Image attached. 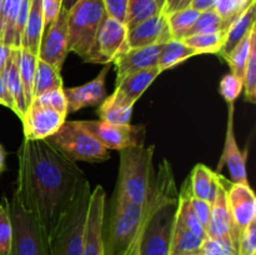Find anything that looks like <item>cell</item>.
<instances>
[{
    "label": "cell",
    "mask_w": 256,
    "mask_h": 255,
    "mask_svg": "<svg viewBox=\"0 0 256 255\" xmlns=\"http://www.w3.org/2000/svg\"><path fill=\"white\" fill-rule=\"evenodd\" d=\"M14 194L49 235L60 215L86 179L76 162L62 156L45 140H22Z\"/></svg>",
    "instance_id": "1"
},
{
    "label": "cell",
    "mask_w": 256,
    "mask_h": 255,
    "mask_svg": "<svg viewBox=\"0 0 256 255\" xmlns=\"http://www.w3.org/2000/svg\"><path fill=\"white\" fill-rule=\"evenodd\" d=\"M218 182H219V189H218L216 198L212 204L210 219L205 232H206V238L210 239H230L232 242V222L226 196L228 185L230 182L220 174H218Z\"/></svg>",
    "instance_id": "19"
},
{
    "label": "cell",
    "mask_w": 256,
    "mask_h": 255,
    "mask_svg": "<svg viewBox=\"0 0 256 255\" xmlns=\"http://www.w3.org/2000/svg\"><path fill=\"white\" fill-rule=\"evenodd\" d=\"M214 174L215 172L210 170L206 165L204 164L195 165L192 174H190L189 176L192 196L198 198V199L208 200Z\"/></svg>",
    "instance_id": "31"
},
{
    "label": "cell",
    "mask_w": 256,
    "mask_h": 255,
    "mask_svg": "<svg viewBox=\"0 0 256 255\" xmlns=\"http://www.w3.org/2000/svg\"><path fill=\"white\" fill-rule=\"evenodd\" d=\"M255 8H256V0L252 2L246 9L242 12H240L234 22L229 25L226 30H225L224 35V42H222V48H220L218 54L222 58L226 60L230 52L235 49L238 44L250 32V30L255 26Z\"/></svg>",
    "instance_id": "21"
},
{
    "label": "cell",
    "mask_w": 256,
    "mask_h": 255,
    "mask_svg": "<svg viewBox=\"0 0 256 255\" xmlns=\"http://www.w3.org/2000/svg\"><path fill=\"white\" fill-rule=\"evenodd\" d=\"M62 86V79L60 70L52 65L38 59L36 69H35L34 86H32V98L42 95L54 88Z\"/></svg>",
    "instance_id": "26"
},
{
    "label": "cell",
    "mask_w": 256,
    "mask_h": 255,
    "mask_svg": "<svg viewBox=\"0 0 256 255\" xmlns=\"http://www.w3.org/2000/svg\"><path fill=\"white\" fill-rule=\"evenodd\" d=\"M38 55L28 50L26 48L19 49V74L24 89L25 102L29 108L32 102V86H34L35 69H36Z\"/></svg>",
    "instance_id": "27"
},
{
    "label": "cell",
    "mask_w": 256,
    "mask_h": 255,
    "mask_svg": "<svg viewBox=\"0 0 256 255\" xmlns=\"http://www.w3.org/2000/svg\"><path fill=\"white\" fill-rule=\"evenodd\" d=\"M105 5L108 16L114 18L119 22L125 24V18H126L128 2L129 0H102Z\"/></svg>",
    "instance_id": "43"
},
{
    "label": "cell",
    "mask_w": 256,
    "mask_h": 255,
    "mask_svg": "<svg viewBox=\"0 0 256 255\" xmlns=\"http://www.w3.org/2000/svg\"><path fill=\"white\" fill-rule=\"evenodd\" d=\"M200 255H236V249L230 239H210L202 242Z\"/></svg>",
    "instance_id": "38"
},
{
    "label": "cell",
    "mask_w": 256,
    "mask_h": 255,
    "mask_svg": "<svg viewBox=\"0 0 256 255\" xmlns=\"http://www.w3.org/2000/svg\"><path fill=\"white\" fill-rule=\"evenodd\" d=\"M228 204L232 222V239L238 254V242L242 230L256 220V198L249 184L229 182L226 190Z\"/></svg>",
    "instance_id": "11"
},
{
    "label": "cell",
    "mask_w": 256,
    "mask_h": 255,
    "mask_svg": "<svg viewBox=\"0 0 256 255\" xmlns=\"http://www.w3.org/2000/svg\"><path fill=\"white\" fill-rule=\"evenodd\" d=\"M110 64L102 68L95 79L84 85L75 88H64V94L68 102V114L75 112L86 106H100L106 99L105 90V78L109 72Z\"/></svg>",
    "instance_id": "18"
},
{
    "label": "cell",
    "mask_w": 256,
    "mask_h": 255,
    "mask_svg": "<svg viewBox=\"0 0 256 255\" xmlns=\"http://www.w3.org/2000/svg\"><path fill=\"white\" fill-rule=\"evenodd\" d=\"M215 4H216V0H192L189 6L202 12H208V10H212Z\"/></svg>",
    "instance_id": "48"
},
{
    "label": "cell",
    "mask_w": 256,
    "mask_h": 255,
    "mask_svg": "<svg viewBox=\"0 0 256 255\" xmlns=\"http://www.w3.org/2000/svg\"><path fill=\"white\" fill-rule=\"evenodd\" d=\"M222 164H226L232 175V182L239 184H249L246 174V158L244 152H240L238 146L234 132V102H229V118H228L226 136H225V146L222 152V162L219 164V170Z\"/></svg>",
    "instance_id": "20"
},
{
    "label": "cell",
    "mask_w": 256,
    "mask_h": 255,
    "mask_svg": "<svg viewBox=\"0 0 256 255\" xmlns=\"http://www.w3.org/2000/svg\"><path fill=\"white\" fill-rule=\"evenodd\" d=\"M178 198L179 192L176 190L172 165L164 159L152 174L148 195L149 215L135 255H170Z\"/></svg>",
    "instance_id": "2"
},
{
    "label": "cell",
    "mask_w": 256,
    "mask_h": 255,
    "mask_svg": "<svg viewBox=\"0 0 256 255\" xmlns=\"http://www.w3.org/2000/svg\"><path fill=\"white\" fill-rule=\"evenodd\" d=\"M12 229L8 212V199L2 198L0 202V255H9L12 249Z\"/></svg>",
    "instance_id": "37"
},
{
    "label": "cell",
    "mask_w": 256,
    "mask_h": 255,
    "mask_svg": "<svg viewBox=\"0 0 256 255\" xmlns=\"http://www.w3.org/2000/svg\"><path fill=\"white\" fill-rule=\"evenodd\" d=\"M230 2H232V6H234V9L236 10L238 14H240V12H244V10L246 9V8L249 6L254 0H230Z\"/></svg>",
    "instance_id": "50"
},
{
    "label": "cell",
    "mask_w": 256,
    "mask_h": 255,
    "mask_svg": "<svg viewBox=\"0 0 256 255\" xmlns=\"http://www.w3.org/2000/svg\"><path fill=\"white\" fill-rule=\"evenodd\" d=\"M62 156L72 162H102L110 159V152L76 122L65 120L58 132L45 139Z\"/></svg>",
    "instance_id": "7"
},
{
    "label": "cell",
    "mask_w": 256,
    "mask_h": 255,
    "mask_svg": "<svg viewBox=\"0 0 256 255\" xmlns=\"http://www.w3.org/2000/svg\"><path fill=\"white\" fill-rule=\"evenodd\" d=\"M252 255H256V252H255V254H252Z\"/></svg>",
    "instance_id": "55"
},
{
    "label": "cell",
    "mask_w": 256,
    "mask_h": 255,
    "mask_svg": "<svg viewBox=\"0 0 256 255\" xmlns=\"http://www.w3.org/2000/svg\"><path fill=\"white\" fill-rule=\"evenodd\" d=\"M78 2H80V0H62V8L66 10V12H69Z\"/></svg>",
    "instance_id": "51"
},
{
    "label": "cell",
    "mask_w": 256,
    "mask_h": 255,
    "mask_svg": "<svg viewBox=\"0 0 256 255\" xmlns=\"http://www.w3.org/2000/svg\"><path fill=\"white\" fill-rule=\"evenodd\" d=\"M200 12L188 6L184 9L175 10V12L166 14L168 22H169L170 32H172V39L182 40L186 32L192 29L196 19L199 18Z\"/></svg>",
    "instance_id": "29"
},
{
    "label": "cell",
    "mask_w": 256,
    "mask_h": 255,
    "mask_svg": "<svg viewBox=\"0 0 256 255\" xmlns=\"http://www.w3.org/2000/svg\"><path fill=\"white\" fill-rule=\"evenodd\" d=\"M90 195L89 180H82L70 204L48 235L49 255H82Z\"/></svg>",
    "instance_id": "4"
},
{
    "label": "cell",
    "mask_w": 256,
    "mask_h": 255,
    "mask_svg": "<svg viewBox=\"0 0 256 255\" xmlns=\"http://www.w3.org/2000/svg\"><path fill=\"white\" fill-rule=\"evenodd\" d=\"M12 48L8 46V45H5L4 42H0V74L2 72L8 60H9L10 54H12Z\"/></svg>",
    "instance_id": "49"
},
{
    "label": "cell",
    "mask_w": 256,
    "mask_h": 255,
    "mask_svg": "<svg viewBox=\"0 0 256 255\" xmlns=\"http://www.w3.org/2000/svg\"><path fill=\"white\" fill-rule=\"evenodd\" d=\"M255 29L256 26H254L250 30L249 34L235 46V49L230 52V55L226 58V60H225V62L229 64L230 70H232L230 72L236 75L240 79H244L245 66H246L248 58H249L250 52V45H252V35Z\"/></svg>",
    "instance_id": "33"
},
{
    "label": "cell",
    "mask_w": 256,
    "mask_h": 255,
    "mask_svg": "<svg viewBox=\"0 0 256 255\" xmlns=\"http://www.w3.org/2000/svg\"><path fill=\"white\" fill-rule=\"evenodd\" d=\"M162 48V45H152L144 48H128L120 52L112 60L116 72L115 85L120 84L122 80L135 72L158 66Z\"/></svg>",
    "instance_id": "16"
},
{
    "label": "cell",
    "mask_w": 256,
    "mask_h": 255,
    "mask_svg": "<svg viewBox=\"0 0 256 255\" xmlns=\"http://www.w3.org/2000/svg\"><path fill=\"white\" fill-rule=\"evenodd\" d=\"M225 32H212V34H195L184 38L182 42L188 46L198 50L200 54H218L224 42Z\"/></svg>",
    "instance_id": "32"
},
{
    "label": "cell",
    "mask_w": 256,
    "mask_h": 255,
    "mask_svg": "<svg viewBox=\"0 0 256 255\" xmlns=\"http://www.w3.org/2000/svg\"><path fill=\"white\" fill-rule=\"evenodd\" d=\"M12 239L9 255H49L48 235L36 218L20 204L16 195L8 200Z\"/></svg>",
    "instance_id": "8"
},
{
    "label": "cell",
    "mask_w": 256,
    "mask_h": 255,
    "mask_svg": "<svg viewBox=\"0 0 256 255\" xmlns=\"http://www.w3.org/2000/svg\"><path fill=\"white\" fill-rule=\"evenodd\" d=\"M192 2V0H166L165 2V14H169V12H175V10L184 9V8H188Z\"/></svg>",
    "instance_id": "47"
},
{
    "label": "cell",
    "mask_w": 256,
    "mask_h": 255,
    "mask_svg": "<svg viewBox=\"0 0 256 255\" xmlns=\"http://www.w3.org/2000/svg\"><path fill=\"white\" fill-rule=\"evenodd\" d=\"M204 239L195 235L186 228L174 224L172 230V245H170V255L189 254V252H199Z\"/></svg>",
    "instance_id": "28"
},
{
    "label": "cell",
    "mask_w": 256,
    "mask_h": 255,
    "mask_svg": "<svg viewBox=\"0 0 256 255\" xmlns=\"http://www.w3.org/2000/svg\"><path fill=\"white\" fill-rule=\"evenodd\" d=\"M42 9L44 16V29H46L62 10V0H42Z\"/></svg>",
    "instance_id": "45"
},
{
    "label": "cell",
    "mask_w": 256,
    "mask_h": 255,
    "mask_svg": "<svg viewBox=\"0 0 256 255\" xmlns=\"http://www.w3.org/2000/svg\"><path fill=\"white\" fill-rule=\"evenodd\" d=\"M5 156H6L5 150L2 148V145L0 144V172H2L5 170Z\"/></svg>",
    "instance_id": "52"
},
{
    "label": "cell",
    "mask_w": 256,
    "mask_h": 255,
    "mask_svg": "<svg viewBox=\"0 0 256 255\" xmlns=\"http://www.w3.org/2000/svg\"><path fill=\"white\" fill-rule=\"evenodd\" d=\"M0 105H4V106L9 108V109H12V112H15L14 102H12V96H10V94L8 92V89L6 86H5V82L4 80H2V74H0Z\"/></svg>",
    "instance_id": "46"
},
{
    "label": "cell",
    "mask_w": 256,
    "mask_h": 255,
    "mask_svg": "<svg viewBox=\"0 0 256 255\" xmlns=\"http://www.w3.org/2000/svg\"><path fill=\"white\" fill-rule=\"evenodd\" d=\"M172 39L169 22L165 12L142 20L132 29H128V48H144L152 45H164Z\"/></svg>",
    "instance_id": "17"
},
{
    "label": "cell",
    "mask_w": 256,
    "mask_h": 255,
    "mask_svg": "<svg viewBox=\"0 0 256 255\" xmlns=\"http://www.w3.org/2000/svg\"><path fill=\"white\" fill-rule=\"evenodd\" d=\"M165 2L166 0H129L125 18L126 29H132L142 20L164 12Z\"/></svg>",
    "instance_id": "25"
},
{
    "label": "cell",
    "mask_w": 256,
    "mask_h": 255,
    "mask_svg": "<svg viewBox=\"0 0 256 255\" xmlns=\"http://www.w3.org/2000/svg\"><path fill=\"white\" fill-rule=\"evenodd\" d=\"M108 16L102 0H80L68 12V52L85 62L102 20Z\"/></svg>",
    "instance_id": "6"
},
{
    "label": "cell",
    "mask_w": 256,
    "mask_h": 255,
    "mask_svg": "<svg viewBox=\"0 0 256 255\" xmlns=\"http://www.w3.org/2000/svg\"><path fill=\"white\" fill-rule=\"evenodd\" d=\"M2 80L5 82L8 92L12 96L15 105V114L22 120L25 112H26V102H25L24 89H22V79L19 74V49H12L9 60L5 65L2 72Z\"/></svg>",
    "instance_id": "22"
},
{
    "label": "cell",
    "mask_w": 256,
    "mask_h": 255,
    "mask_svg": "<svg viewBox=\"0 0 256 255\" xmlns=\"http://www.w3.org/2000/svg\"><path fill=\"white\" fill-rule=\"evenodd\" d=\"M128 29L124 22L106 16L98 29L85 62L110 64L120 52L126 49Z\"/></svg>",
    "instance_id": "10"
},
{
    "label": "cell",
    "mask_w": 256,
    "mask_h": 255,
    "mask_svg": "<svg viewBox=\"0 0 256 255\" xmlns=\"http://www.w3.org/2000/svg\"><path fill=\"white\" fill-rule=\"evenodd\" d=\"M42 32H44V16H42V0H30L29 15L22 34V48H26L34 54H38Z\"/></svg>",
    "instance_id": "23"
},
{
    "label": "cell",
    "mask_w": 256,
    "mask_h": 255,
    "mask_svg": "<svg viewBox=\"0 0 256 255\" xmlns=\"http://www.w3.org/2000/svg\"><path fill=\"white\" fill-rule=\"evenodd\" d=\"M132 112V106H125L119 108V109L99 110V116L100 120H102V122H108L118 125H126L130 124Z\"/></svg>",
    "instance_id": "42"
},
{
    "label": "cell",
    "mask_w": 256,
    "mask_h": 255,
    "mask_svg": "<svg viewBox=\"0 0 256 255\" xmlns=\"http://www.w3.org/2000/svg\"><path fill=\"white\" fill-rule=\"evenodd\" d=\"M242 88H244L242 79L238 78L232 72H229V74L224 75L222 82H220V94L222 95L225 102L229 104V102H234L238 99Z\"/></svg>",
    "instance_id": "39"
},
{
    "label": "cell",
    "mask_w": 256,
    "mask_h": 255,
    "mask_svg": "<svg viewBox=\"0 0 256 255\" xmlns=\"http://www.w3.org/2000/svg\"><path fill=\"white\" fill-rule=\"evenodd\" d=\"M244 89L245 100L248 102H256V29L252 35V45H250L249 58L244 72Z\"/></svg>",
    "instance_id": "34"
},
{
    "label": "cell",
    "mask_w": 256,
    "mask_h": 255,
    "mask_svg": "<svg viewBox=\"0 0 256 255\" xmlns=\"http://www.w3.org/2000/svg\"><path fill=\"white\" fill-rule=\"evenodd\" d=\"M2 4H4V0H0V15H2Z\"/></svg>",
    "instance_id": "54"
},
{
    "label": "cell",
    "mask_w": 256,
    "mask_h": 255,
    "mask_svg": "<svg viewBox=\"0 0 256 255\" xmlns=\"http://www.w3.org/2000/svg\"><path fill=\"white\" fill-rule=\"evenodd\" d=\"M65 120L66 118L60 112L32 102L22 120L24 125V139L45 140L58 132Z\"/></svg>",
    "instance_id": "15"
},
{
    "label": "cell",
    "mask_w": 256,
    "mask_h": 255,
    "mask_svg": "<svg viewBox=\"0 0 256 255\" xmlns=\"http://www.w3.org/2000/svg\"><path fill=\"white\" fill-rule=\"evenodd\" d=\"M155 146H134L120 150V166L114 194L134 204H145L152 185Z\"/></svg>",
    "instance_id": "5"
},
{
    "label": "cell",
    "mask_w": 256,
    "mask_h": 255,
    "mask_svg": "<svg viewBox=\"0 0 256 255\" xmlns=\"http://www.w3.org/2000/svg\"><path fill=\"white\" fill-rule=\"evenodd\" d=\"M158 66L149 68L130 75L122 80L120 84L115 85V90L110 96H106L99 110L119 109L125 106H134L139 98L146 92L148 88L152 84L155 79L160 75Z\"/></svg>",
    "instance_id": "12"
},
{
    "label": "cell",
    "mask_w": 256,
    "mask_h": 255,
    "mask_svg": "<svg viewBox=\"0 0 256 255\" xmlns=\"http://www.w3.org/2000/svg\"><path fill=\"white\" fill-rule=\"evenodd\" d=\"M225 30H226V28H225L224 22L218 15V12L212 9L200 12L199 18L192 26V29L186 32L185 38L195 34H212V32H225Z\"/></svg>",
    "instance_id": "35"
},
{
    "label": "cell",
    "mask_w": 256,
    "mask_h": 255,
    "mask_svg": "<svg viewBox=\"0 0 256 255\" xmlns=\"http://www.w3.org/2000/svg\"><path fill=\"white\" fill-rule=\"evenodd\" d=\"M256 252V220L250 222L240 234L236 255H252Z\"/></svg>",
    "instance_id": "40"
},
{
    "label": "cell",
    "mask_w": 256,
    "mask_h": 255,
    "mask_svg": "<svg viewBox=\"0 0 256 255\" xmlns=\"http://www.w3.org/2000/svg\"><path fill=\"white\" fill-rule=\"evenodd\" d=\"M106 195L102 185H98L90 195L82 255H105L102 225H104Z\"/></svg>",
    "instance_id": "14"
},
{
    "label": "cell",
    "mask_w": 256,
    "mask_h": 255,
    "mask_svg": "<svg viewBox=\"0 0 256 255\" xmlns=\"http://www.w3.org/2000/svg\"><path fill=\"white\" fill-rule=\"evenodd\" d=\"M149 210L148 199L142 205L112 195L102 225L105 255H135Z\"/></svg>",
    "instance_id": "3"
},
{
    "label": "cell",
    "mask_w": 256,
    "mask_h": 255,
    "mask_svg": "<svg viewBox=\"0 0 256 255\" xmlns=\"http://www.w3.org/2000/svg\"><path fill=\"white\" fill-rule=\"evenodd\" d=\"M30 0H22L19 12H18L16 22L14 26V39H12V49H20L22 48V39L24 34L25 25H26L28 15H29Z\"/></svg>",
    "instance_id": "41"
},
{
    "label": "cell",
    "mask_w": 256,
    "mask_h": 255,
    "mask_svg": "<svg viewBox=\"0 0 256 255\" xmlns=\"http://www.w3.org/2000/svg\"><path fill=\"white\" fill-rule=\"evenodd\" d=\"M192 206L199 222L206 229L208 222H209L210 219V212H212V204L208 200L198 199V198L192 196Z\"/></svg>",
    "instance_id": "44"
},
{
    "label": "cell",
    "mask_w": 256,
    "mask_h": 255,
    "mask_svg": "<svg viewBox=\"0 0 256 255\" xmlns=\"http://www.w3.org/2000/svg\"><path fill=\"white\" fill-rule=\"evenodd\" d=\"M76 122L106 149L120 152L126 148L144 145L145 128L142 125H118L102 120H82Z\"/></svg>",
    "instance_id": "9"
},
{
    "label": "cell",
    "mask_w": 256,
    "mask_h": 255,
    "mask_svg": "<svg viewBox=\"0 0 256 255\" xmlns=\"http://www.w3.org/2000/svg\"><path fill=\"white\" fill-rule=\"evenodd\" d=\"M195 55H202L198 50L188 46L182 40L172 39L166 44L162 45V52L159 54V60H158V68L160 72L172 69L175 65L180 64L184 60L190 59Z\"/></svg>",
    "instance_id": "24"
},
{
    "label": "cell",
    "mask_w": 256,
    "mask_h": 255,
    "mask_svg": "<svg viewBox=\"0 0 256 255\" xmlns=\"http://www.w3.org/2000/svg\"><path fill=\"white\" fill-rule=\"evenodd\" d=\"M32 102L42 105V106L55 110V112L64 115L65 118L68 116V102L64 94V86L54 88V89L48 90V92L39 95V96L34 98Z\"/></svg>",
    "instance_id": "36"
},
{
    "label": "cell",
    "mask_w": 256,
    "mask_h": 255,
    "mask_svg": "<svg viewBox=\"0 0 256 255\" xmlns=\"http://www.w3.org/2000/svg\"><path fill=\"white\" fill-rule=\"evenodd\" d=\"M22 0H4L0 15V42L12 48L14 26Z\"/></svg>",
    "instance_id": "30"
},
{
    "label": "cell",
    "mask_w": 256,
    "mask_h": 255,
    "mask_svg": "<svg viewBox=\"0 0 256 255\" xmlns=\"http://www.w3.org/2000/svg\"><path fill=\"white\" fill-rule=\"evenodd\" d=\"M68 12L62 8L54 22L44 29L38 59L52 65L62 70V64L68 56V29H66Z\"/></svg>",
    "instance_id": "13"
},
{
    "label": "cell",
    "mask_w": 256,
    "mask_h": 255,
    "mask_svg": "<svg viewBox=\"0 0 256 255\" xmlns=\"http://www.w3.org/2000/svg\"><path fill=\"white\" fill-rule=\"evenodd\" d=\"M178 255H200V252H189V254H178Z\"/></svg>",
    "instance_id": "53"
}]
</instances>
